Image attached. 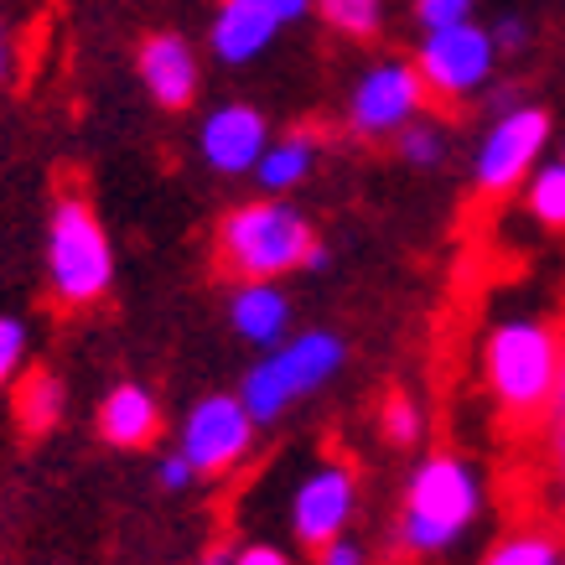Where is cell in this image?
Here are the masks:
<instances>
[{"label": "cell", "mask_w": 565, "mask_h": 565, "mask_svg": "<svg viewBox=\"0 0 565 565\" xmlns=\"http://www.w3.org/2000/svg\"><path fill=\"white\" fill-rule=\"evenodd\" d=\"M47 291L63 311L99 307L115 286V244L84 192H57L47 213V249H42Z\"/></svg>", "instance_id": "obj_1"}, {"label": "cell", "mask_w": 565, "mask_h": 565, "mask_svg": "<svg viewBox=\"0 0 565 565\" xmlns=\"http://www.w3.org/2000/svg\"><path fill=\"white\" fill-rule=\"evenodd\" d=\"M317 244L311 223L280 198L239 203L213 234V255L228 280H280L307 265V249Z\"/></svg>", "instance_id": "obj_2"}, {"label": "cell", "mask_w": 565, "mask_h": 565, "mask_svg": "<svg viewBox=\"0 0 565 565\" xmlns=\"http://www.w3.org/2000/svg\"><path fill=\"white\" fill-rule=\"evenodd\" d=\"M482 514V482L462 457H426L411 472L405 509H399V545L415 555L451 550Z\"/></svg>", "instance_id": "obj_3"}, {"label": "cell", "mask_w": 565, "mask_h": 565, "mask_svg": "<svg viewBox=\"0 0 565 565\" xmlns=\"http://www.w3.org/2000/svg\"><path fill=\"white\" fill-rule=\"evenodd\" d=\"M561 332L540 317H514V322H498L488 332V390L509 415L534 420L545 415L550 394H555V374H561Z\"/></svg>", "instance_id": "obj_4"}, {"label": "cell", "mask_w": 565, "mask_h": 565, "mask_svg": "<svg viewBox=\"0 0 565 565\" xmlns=\"http://www.w3.org/2000/svg\"><path fill=\"white\" fill-rule=\"evenodd\" d=\"M348 348L338 332H296V338H286V343L265 348V359L244 374L239 384V399L244 411L255 415V426H270V420H280V415L291 411L296 399H307L311 390H322L327 379L343 369Z\"/></svg>", "instance_id": "obj_5"}, {"label": "cell", "mask_w": 565, "mask_h": 565, "mask_svg": "<svg viewBox=\"0 0 565 565\" xmlns=\"http://www.w3.org/2000/svg\"><path fill=\"white\" fill-rule=\"evenodd\" d=\"M493 63H498L493 32H482L472 21L426 32V42L415 52V73H420L426 94H436V99H472L488 84Z\"/></svg>", "instance_id": "obj_6"}, {"label": "cell", "mask_w": 565, "mask_h": 565, "mask_svg": "<svg viewBox=\"0 0 565 565\" xmlns=\"http://www.w3.org/2000/svg\"><path fill=\"white\" fill-rule=\"evenodd\" d=\"M255 446V415L244 411L239 394H203L182 420V457L198 467V478H218L239 467Z\"/></svg>", "instance_id": "obj_7"}, {"label": "cell", "mask_w": 565, "mask_h": 565, "mask_svg": "<svg viewBox=\"0 0 565 565\" xmlns=\"http://www.w3.org/2000/svg\"><path fill=\"white\" fill-rule=\"evenodd\" d=\"M545 140H550V115H545V109H530V104H524V109H503V115H498V125L482 136L478 161H472L478 188L482 192L519 188V182L530 177V167L540 161Z\"/></svg>", "instance_id": "obj_8"}, {"label": "cell", "mask_w": 565, "mask_h": 565, "mask_svg": "<svg viewBox=\"0 0 565 565\" xmlns=\"http://www.w3.org/2000/svg\"><path fill=\"white\" fill-rule=\"evenodd\" d=\"M420 104H426V84H420L415 63H379V68H369L359 78V88H353L348 125L369 140L399 136V130L420 115Z\"/></svg>", "instance_id": "obj_9"}, {"label": "cell", "mask_w": 565, "mask_h": 565, "mask_svg": "<svg viewBox=\"0 0 565 565\" xmlns=\"http://www.w3.org/2000/svg\"><path fill=\"white\" fill-rule=\"evenodd\" d=\"M359 509V478L348 462H322L311 467L301 488L291 493V530L301 545H327L348 530V519Z\"/></svg>", "instance_id": "obj_10"}, {"label": "cell", "mask_w": 565, "mask_h": 565, "mask_svg": "<svg viewBox=\"0 0 565 565\" xmlns=\"http://www.w3.org/2000/svg\"><path fill=\"white\" fill-rule=\"evenodd\" d=\"M265 146H270V125H265V115L255 104H218L203 120V130H198V151L223 177L255 172Z\"/></svg>", "instance_id": "obj_11"}, {"label": "cell", "mask_w": 565, "mask_h": 565, "mask_svg": "<svg viewBox=\"0 0 565 565\" xmlns=\"http://www.w3.org/2000/svg\"><path fill=\"white\" fill-rule=\"evenodd\" d=\"M136 68H140L146 94H151L161 109H188V104L198 99L203 73H198V52L188 47V36H177V32L146 36L136 52Z\"/></svg>", "instance_id": "obj_12"}, {"label": "cell", "mask_w": 565, "mask_h": 565, "mask_svg": "<svg viewBox=\"0 0 565 565\" xmlns=\"http://www.w3.org/2000/svg\"><path fill=\"white\" fill-rule=\"evenodd\" d=\"M280 32V21L265 0H218V11H213V26H207V47L218 63L228 68H244V63H255L259 52L275 42Z\"/></svg>", "instance_id": "obj_13"}, {"label": "cell", "mask_w": 565, "mask_h": 565, "mask_svg": "<svg viewBox=\"0 0 565 565\" xmlns=\"http://www.w3.org/2000/svg\"><path fill=\"white\" fill-rule=\"evenodd\" d=\"M228 322L244 343L255 348H275L286 343L291 332V301L275 280H234V296H228Z\"/></svg>", "instance_id": "obj_14"}, {"label": "cell", "mask_w": 565, "mask_h": 565, "mask_svg": "<svg viewBox=\"0 0 565 565\" xmlns=\"http://www.w3.org/2000/svg\"><path fill=\"white\" fill-rule=\"evenodd\" d=\"M99 436L120 451H140L161 436V405L146 384H115L99 399Z\"/></svg>", "instance_id": "obj_15"}, {"label": "cell", "mask_w": 565, "mask_h": 565, "mask_svg": "<svg viewBox=\"0 0 565 565\" xmlns=\"http://www.w3.org/2000/svg\"><path fill=\"white\" fill-rule=\"evenodd\" d=\"M311 167H317V140H311L307 130H296V136H280L265 146V156L255 161V177L270 198H280V192L301 188L311 177Z\"/></svg>", "instance_id": "obj_16"}, {"label": "cell", "mask_w": 565, "mask_h": 565, "mask_svg": "<svg viewBox=\"0 0 565 565\" xmlns=\"http://www.w3.org/2000/svg\"><path fill=\"white\" fill-rule=\"evenodd\" d=\"M17 420L26 436H42L63 420V405H68V390L52 369H32V374H17Z\"/></svg>", "instance_id": "obj_17"}, {"label": "cell", "mask_w": 565, "mask_h": 565, "mask_svg": "<svg viewBox=\"0 0 565 565\" xmlns=\"http://www.w3.org/2000/svg\"><path fill=\"white\" fill-rule=\"evenodd\" d=\"M561 545H555V534L545 530H514L509 540H498L488 550V561L482 565H561Z\"/></svg>", "instance_id": "obj_18"}, {"label": "cell", "mask_w": 565, "mask_h": 565, "mask_svg": "<svg viewBox=\"0 0 565 565\" xmlns=\"http://www.w3.org/2000/svg\"><path fill=\"white\" fill-rule=\"evenodd\" d=\"M322 21L343 36H374L384 21V0H317Z\"/></svg>", "instance_id": "obj_19"}, {"label": "cell", "mask_w": 565, "mask_h": 565, "mask_svg": "<svg viewBox=\"0 0 565 565\" xmlns=\"http://www.w3.org/2000/svg\"><path fill=\"white\" fill-rule=\"evenodd\" d=\"M530 213L545 228H565V161L555 167H540L530 182Z\"/></svg>", "instance_id": "obj_20"}, {"label": "cell", "mask_w": 565, "mask_h": 565, "mask_svg": "<svg viewBox=\"0 0 565 565\" xmlns=\"http://www.w3.org/2000/svg\"><path fill=\"white\" fill-rule=\"evenodd\" d=\"M379 426H384V441L390 446H415L426 420H420V405H415L411 394H390L384 411H379Z\"/></svg>", "instance_id": "obj_21"}, {"label": "cell", "mask_w": 565, "mask_h": 565, "mask_svg": "<svg viewBox=\"0 0 565 565\" xmlns=\"http://www.w3.org/2000/svg\"><path fill=\"white\" fill-rule=\"evenodd\" d=\"M399 156H405L411 167H436V161H441V130L411 120L399 130Z\"/></svg>", "instance_id": "obj_22"}, {"label": "cell", "mask_w": 565, "mask_h": 565, "mask_svg": "<svg viewBox=\"0 0 565 565\" xmlns=\"http://www.w3.org/2000/svg\"><path fill=\"white\" fill-rule=\"evenodd\" d=\"M26 363V322L21 317H0V390L21 374Z\"/></svg>", "instance_id": "obj_23"}, {"label": "cell", "mask_w": 565, "mask_h": 565, "mask_svg": "<svg viewBox=\"0 0 565 565\" xmlns=\"http://www.w3.org/2000/svg\"><path fill=\"white\" fill-rule=\"evenodd\" d=\"M472 6H478V0H415V21H420L426 32H441V26L472 21Z\"/></svg>", "instance_id": "obj_24"}, {"label": "cell", "mask_w": 565, "mask_h": 565, "mask_svg": "<svg viewBox=\"0 0 565 565\" xmlns=\"http://www.w3.org/2000/svg\"><path fill=\"white\" fill-rule=\"evenodd\" d=\"M550 441H555V457L565 462V353H561V374H555V394H550Z\"/></svg>", "instance_id": "obj_25"}, {"label": "cell", "mask_w": 565, "mask_h": 565, "mask_svg": "<svg viewBox=\"0 0 565 565\" xmlns=\"http://www.w3.org/2000/svg\"><path fill=\"white\" fill-rule=\"evenodd\" d=\"M156 482H161L167 493H182V488L198 482V467H192L182 451H177V457H161V462H156Z\"/></svg>", "instance_id": "obj_26"}, {"label": "cell", "mask_w": 565, "mask_h": 565, "mask_svg": "<svg viewBox=\"0 0 565 565\" xmlns=\"http://www.w3.org/2000/svg\"><path fill=\"white\" fill-rule=\"evenodd\" d=\"M317 565H369V555H363L359 540H327V545H317Z\"/></svg>", "instance_id": "obj_27"}, {"label": "cell", "mask_w": 565, "mask_h": 565, "mask_svg": "<svg viewBox=\"0 0 565 565\" xmlns=\"http://www.w3.org/2000/svg\"><path fill=\"white\" fill-rule=\"evenodd\" d=\"M228 565H291V555L280 545H244V550H234Z\"/></svg>", "instance_id": "obj_28"}, {"label": "cell", "mask_w": 565, "mask_h": 565, "mask_svg": "<svg viewBox=\"0 0 565 565\" xmlns=\"http://www.w3.org/2000/svg\"><path fill=\"white\" fill-rule=\"evenodd\" d=\"M524 42H530V26H524L519 17H503V21L493 26V47H498V52H519Z\"/></svg>", "instance_id": "obj_29"}, {"label": "cell", "mask_w": 565, "mask_h": 565, "mask_svg": "<svg viewBox=\"0 0 565 565\" xmlns=\"http://www.w3.org/2000/svg\"><path fill=\"white\" fill-rule=\"evenodd\" d=\"M265 6H270L275 11V21H280V26H286V21H301L311 11V6H317V0H265Z\"/></svg>", "instance_id": "obj_30"}, {"label": "cell", "mask_w": 565, "mask_h": 565, "mask_svg": "<svg viewBox=\"0 0 565 565\" xmlns=\"http://www.w3.org/2000/svg\"><path fill=\"white\" fill-rule=\"evenodd\" d=\"M11 78V36H6V21H0V84Z\"/></svg>", "instance_id": "obj_31"}, {"label": "cell", "mask_w": 565, "mask_h": 565, "mask_svg": "<svg viewBox=\"0 0 565 565\" xmlns=\"http://www.w3.org/2000/svg\"><path fill=\"white\" fill-rule=\"evenodd\" d=\"M228 561H234V550H207L198 565H228Z\"/></svg>", "instance_id": "obj_32"}, {"label": "cell", "mask_w": 565, "mask_h": 565, "mask_svg": "<svg viewBox=\"0 0 565 565\" xmlns=\"http://www.w3.org/2000/svg\"><path fill=\"white\" fill-rule=\"evenodd\" d=\"M561 482H565V462H561Z\"/></svg>", "instance_id": "obj_33"}, {"label": "cell", "mask_w": 565, "mask_h": 565, "mask_svg": "<svg viewBox=\"0 0 565 565\" xmlns=\"http://www.w3.org/2000/svg\"><path fill=\"white\" fill-rule=\"evenodd\" d=\"M561 161H565V146H561Z\"/></svg>", "instance_id": "obj_34"}, {"label": "cell", "mask_w": 565, "mask_h": 565, "mask_svg": "<svg viewBox=\"0 0 565 565\" xmlns=\"http://www.w3.org/2000/svg\"><path fill=\"white\" fill-rule=\"evenodd\" d=\"M561 565H565V561H561Z\"/></svg>", "instance_id": "obj_35"}]
</instances>
